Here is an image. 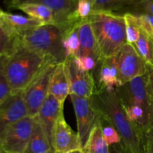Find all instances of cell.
Returning <instances> with one entry per match:
<instances>
[{"mask_svg":"<svg viewBox=\"0 0 153 153\" xmlns=\"http://www.w3.org/2000/svg\"><path fill=\"white\" fill-rule=\"evenodd\" d=\"M145 138L150 139L153 140V106L152 110V114H151L150 120H149V125H148L146 131L145 132Z\"/></svg>","mask_w":153,"mask_h":153,"instance_id":"34","label":"cell"},{"mask_svg":"<svg viewBox=\"0 0 153 153\" xmlns=\"http://www.w3.org/2000/svg\"><path fill=\"white\" fill-rule=\"evenodd\" d=\"M134 0H92V11L114 12L132 6Z\"/></svg>","mask_w":153,"mask_h":153,"instance_id":"26","label":"cell"},{"mask_svg":"<svg viewBox=\"0 0 153 153\" xmlns=\"http://www.w3.org/2000/svg\"><path fill=\"white\" fill-rule=\"evenodd\" d=\"M62 38L63 31L58 25L43 24L16 37L15 44L52 57L58 63H61L67 58Z\"/></svg>","mask_w":153,"mask_h":153,"instance_id":"4","label":"cell"},{"mask_svg":"<svg viewBox=\"0 0 153 153\" xmlns=\"http://www.w3.org/2000/svg\"><path fill=\"white\" fill-rule=\"evenodd\" d=\"M70 96L76 114L77 133L83 148L89 137L91 130L97 122V111L91 97H80L73 94H70Z\"/></svg>","mask_w":153,"mask_h":153,"instance_id":"10","label":"cell"},{"mask_svg":"<svg viewBox=\"0 0 153 153\" xmlns=\"http://www.w3.org/2000/svg\"><path fill=\"white\" fill-rule=\"evenodd\" d=\"M55 60L49 61L39 72L31 83L22 91V97L28 115L34 117L49 94L51 79L57 64Z\"/></svg>","mask_w":153,"mask_h":153,"instance_id":"5","label":"cell"},{"mask_svg":"<svg viewBox=\"0 0 153 153\" xmlns=\"http://www.w3.org/2000/svg\"><path fill=\"white\" fill-rule=\"evenodd\" d=\"M64 103L61 102L49 94L39 109L37 114L34 117L42 126L50 140L55 122L60 114L64 111Z\"/></svg>","mask_w":153,"mask_h":153,"instance_id":"16","label":"cell"},{"mask_svg":"<svg viewBox=\"0 0 153 153\" xmlns=\"http://www.w3.org/2000/svg\"><path fill=\"white\" fill-rule=\"evenodd\" d=\"M132 7L140 10V13L153 15V0H134Z\"/></svg>","mask_w":153,"mask_h":153,"instance_id":"32","label":"cell"},{"mask_svg":"<svg viewBox=\"0 0 153 153\" xmlns=\"http://www.w3.org/2000/svg\"><path fill=\"white\" fill-rule=\"evenodd\" d=\"M28 116L22 91L12 95L0 105V134L8 126Z\"/></svg>","mask_w":153,"mask_h":153,"instance_id":"14","label":"cell"},{"mask_svg":"<svg viewBox=\"0 0 153 153\" xmlns=\"http://www.w3.org/2000/svg\"><path fill=\"white\" fill-rule=\"evenodd\" d=\"M32 134L24 153H54L52 143L35 117Z\"/></svg>","mask_w":153,"mask_h":153,"instance_id":"19","label":"cell"},{"mask_svg":"<svg viewBox=\"0 0 153 153\" xmlns=\"http://www.w3.org/2000/svg\"><path fill=\"white\" fill-rule=\"evenodd\" d=\"M101 58L115 56L126 42V22L123 15L114 12L92 11L88 16Z\"/></svg>","mask_w":153,"mask_h":153,"instance_id":"3","label":"cell"},{"mask_svg":"<svg viewBox=\"0 0 153 153\" xmlns=\"http://www.w3.org/2000/svg\"><path fill=\"white\" fill-rule=\"evenodd\" d=\"M80 50L79 56H90L98 61L101 59L98 44L89 19L80 21L79 23Z\"/></svg>","mask_w":153,"mask_h":153,"instance_id":"17","label":"cell"},{"mask_svg":"<svg viewBox=\"0 0 153 153\" xmlns=\"http://www.w3.org/2000/svg\"><path fill=\"white\" fill-rule=\"evenodd\" d=\"M67 153H84L82 149H75V150L70 151V152H67Z\"/></svg>","mask_w":153,"mask_h":153,"instance_id":"37","label":"cell"},{"mask_svg":"<svg viewBox=\"0 0 153 153\" xmlns=\"http://www.w3.org/2000/svg\"><path fill=\"white\" fill-rule=\"evenodd\" d=\"M124 18L127 22L134 24L140 31L153 37V15L146 13H125Z\"/></svg>","mask_w":153,"mask_h":153,"instance_id":"24","label":"cell"},{"mask_svg":"<svg viewBox=\"0 0 153 153\" xmlns=\"http://www.w3.org/2000/svg\"><path fill=\"white\" fill-rule=\"evenodd\" d=\"M0 22L7 35L13 40L23 33L43 25L38 19L3 10L0 13Z\"/></svg>","mask_w":153,"mask_h":153,"instance_id":"15","label":"cell"},{"mask_svg":"<svg viewBox=\"0 0 153 153\" xmlns=\"http://www.w3.org/2000/svg\"><path fill=\"white\" fill-rule=\"evenodd\" d=\"M109 153H131L127 150L122 143H117L109 146Z\"/></svg>","mask_w":153,"mask_h":153,"instance_id":"33","label":"cell"},{"mask_svg":"<svg viewBox=\"0 0 153 153\" xmlns=\"http://www.w3.org/2000/svg\"><path fill=\"white\" fill-rule=\"evenodd\" d=\"M92 12V1L91 0H78L76 8L73 14L75 22H80L88 19Z\"/></svg>","mask_w":153,"mask_h":153,"instance_id":"27","label":"cell"},{"mask_svg":"<svg viewBox=\"0 0 153 153\" xmlns=\"http://www.w3.org/2000/svg\"><path fill=\"white\" fill-rule=\"evenodd\" d=\"M115 94L123 107L140 106L151 117L153 102L149 88L147 73L117 87Z\"/></svg>","mask_w":153,"mask_h":153,"instance_id":"6","label":"cell"},{"mask_svg":"<svg viewBox=\"0 0 153 153\" xmlns=\"http://www.w3.org/2000/svg\"><path fill=\"white\" fill-rule=\"evenodd\" d=\"M79 22L73 24L63 31L62 43L67 57H77L80 50L79 32Z\"/></svg>","mask_w":153,"mask_h":153,"instance_id":"21","label":"cell"},{"mask_svg":"<svg viewBox=\"0 0 153 153\" xmlns=\"http://www.w3.org/2000/svg\"><path fill=\"white\" fill-rule=\"evenodd\" d=\"M2 58L4 71L12 94L23 91L49 61L55 60L18 44H15L11 53Z\"/></svg>","mask_w":153,"mask_h":153,"instance_id":"2","label":"cell"},{"mask_svg":"<svg viewBox=\"0 0 153 153\" xmlns=\"http://www.w3.org/2000/svg\"><path fill=\"white\" fill-rule=\"evenodd\" d=\"M16 9L22 10L29 17L38 19L43 24H55L54 12L46 6L36 3H25L18 6Z\"/></svg>","mask_w":153,"mask_h":153,"instance_id":"20","label":"cell"},{"mask_svg":"<svg viewBox=\"0 0 153 153\" xmlns=\"http://www.w3.org/2000/svg\"><path fill=\"white\" fill-rule=\"evenodd\" d=\"M25 3H36L46 6L55 14V25L62 31L76 23L73 14L76 10V0H5L4 4L8 9H16L19 5Z\"/></svg>","mask_w":153,"mask_h":153,"instance_id":"9","label":"cell"},{"mask_svg":"<svg viewBox=\"0 0 153 153\" xmlns=\"http://www.w3.org/2000/svg\"><path fill=\"white\" fill-rule=\"evenodd\" d=\"M148 82H149V88L150 91L151 97L153 102V68L147 65Z\"/></svg>","mask_w":153,"mask_h":153,"instance_id":"35","label":"cell"},{"mask_svg":"<svg viewBox=\"0 0 153 153\" xmlns=\"http://www.w3.org/2000/svg\"><path fill=\"white\" fill-rule=\"evenodd\" d=\"M115 58L118 78L121 85L147 73V65L132 45L126 43Z\"/></svg>","mask_w":153,"mask_h":153,"instance_id":"8","label":"cell"},{"mask_svg":"<svg viewBox=\"0 0 153 153\" xmlns=\"http://www.w3.org/2000/svg\"><path fill=\"white\" fill-rule=\"evenodd\" d=\"M97 114H98L97 122H98L99 125L101 128L103 138L105 140L107 144L110 146L111 145L121 143L120 135L117 131L116 128L112 125L110 120L105 115L99 112L98 111H97Z\"/></svg>","mask_w":153,"mask_h":153,"instance_id":"25","label":"cell"},{"mask_svg":"<svg viewBox=\"0 0 153 153\" xmlns=\"http://www.w3.org/2000/svg\"><path fill=\"white\" fill-rule=\"evenodd\" d=\"M66 72L70 83V94L91 98L95 92V83L92 72L79 70L74 57H67L64 61Z\"/></svg>","mask_w":153,"mask_h":153,"instance_id":"11","label":"cell"},{"mask_svg":"<svg viewBox=\"0 0 153 153\" xmlns=\"http://www.w3.org/2000/svg\"><path fill=\"white\" fill-rule=\"evenodd\" d=\"M76 1H78V0H76ZM91 1H92V0H91Z\"/></svg>","mask_w":153,"mask_h":153,"instance_id":"39","label":"cell"},{"mask_svg":"<svg viewBox=\"0 0 153 153\" xmlns=\"http://www.w3.org/2000/svg\"><path fill=\"white\" fill-rule=\"evenodd\" d=\"M0 9V13L1 11ZM15 40L7 35V33L3 29L0 22V58L8 55L14 49Z\"/></svg>","mask_w":153,"mask_h":153,"instance_id":"28","label":"cell"},{"mask_svg":"<svg viewBox=\"0 0 153 153\" xmlns=\"http://www.w3.org/2000/svg\"><path fill=\"white\" fill-rule=\"evenodd\" d=\"M91 98L97 110L105 115L118 131L126 149L131 153H143L144 134L127 118L115 91H96Z\"/></svg>","mask_w":153,"mask_h":153,"instance_id":"1","label":"cell"},{"mask_svg":"<svg viewBox=\"0 0 153 153\" xmlns=\"http://www.w3.org/2000/svg\"><path fill=\"white\" fill-rule=\"evenodd\" d=\"M35 119L27 116L8 126L0 134V149L4 153H24L32 134Z\"/></svg>","mask_w":153,"mask_h":153,"instance_id":"7","label":"cell"},{"mask_svg":"<svg viewBox=\"0 0 153 153\" xmlns=\"http://www.w3.org/2000/svg\"><path fill=\"white\" fill-rule=\"evenodd\" d=\"M132 46L146 65L153 68V37L140 31L138 40Z\"/></svg>","mask_w":153,"mask_h":153,"instance_id":"23","label":"cell"},{"mask_svg":"<svg viewBox=\"0 0 153 153\" xmlns=\"http://www.w3.org/2000/svg\"><path fill=\"white\" fill-rule=\"evenodd\" d=\"M11 90L9 86L8 82L4 71V64L2 57L0 58V105H2L10 96Z\"/></svg>","mask_w":153,"mask_h":153,"instance_id":"29","label":"cell"},{"mask_svg":"<svg viewBox=\"0 0 153 153\" xmlns=\"http://www.w3.org/2000/svg\"><path fill=\"white\" fill-rule=\"evenodd\" d=\"M143 153H153V140L145 138L143 144Z\"/></svg>","mask_w":153,"mask_h":153,"instance_id":"36","label":"cell"},{"mask_svg":"<svg viewBox=\"0 0 153 153\" xmlns=\"http://www.w3.org/2000/svg\"><path fill=\"white\" fill-rule=\"evenodd\" d=\"M126 42L128 44L134 45L140 37V30L134 24L127 22L126 20Z\"/></svg>","mask_w":153,"mask_h":153,"instance_id":"31","label":"cell"},{"mask_svg":"<svg viewBox=\"0 0 153 153\" xmlns=\"http://www.w3.org/2000/svg\"><path fill=\"white\" fill-rule=\"evenodd\" d=\"M70 83L66 72L65 64L64 62L59 63L57 64L52 75L49 94L55 97L61 102L64 103L67 97L70 95Z\"/></svg>","mask_w":153,"mask_h":153,"instance_id":"18","label":"cell"},{"mask_svg":"<svg viewBox=\"0 0 153 153\" xmlns=\"http://www.w3.org/2000/svg\"><path fill=\"white\" fill-rule=\"evenodd\" d=\"M84 153H109V146L104 140L98 122L91 130L86 143L82 148Z\"/></svg>","mask_w":153,"mask_h":153,"instance_id":"22","label":"cell"},{"mask_svg":"<svg viewBox=\"0 0 153 153\" xmlns=\"http://www.w3.org/2000/svg\"><path fill=\"white\" fill-rule=\"evenodd\" d=\"M0 152H1V149H0Z\"/></svg>","mask_w":153,"mask_h":153,"instance_id":"40","label":"cell"},{"mask_svg":"<svg viewBox=\"0 0 153 153\" xmlns=\"http://www.w3.org/2000/svg\"><path fill=\"white\" fill-rule=\"evenodd\" d=\"M75 62L79 70L85 72H92L97 65V61L90 56L74 57Z\"/></svg>","mask_w":153,"mask_h":153,"instance_id":"30","label":"cell"},{"mask_svg":"<svg viewBox=\"0 0 153 153\" xmlns=\"http://www.w3.org/2000/svg\"><path fill=\"white\" fill-rule=\"evenodd\" d=\"M51 143L54 153H67L82 149L78 133L75 132L65 120L64 111L60 114L53 127Z\"/></svg>","mask_w":153,"mask_h":153,"instance_id":"12","label":"cell"},{"mask_svg":"<svg viewBox=\"0 0 153 153\" xmlns=\"http://www.w3.org/2000/svg\"><path fill=\"white\" fill-rule=\"evenodd\" d=\"M96 91H114L121 83L118 78L115 56L99 60L92 71Z\"/></svg>","mask_w":153,"mask_h":153,"instance_id":"13","label":"cell"},{"mask_svg":"<svg viewBox=\"0 0 153 153\" xmlns=\"http://www.w3.org/2000/svg\"><path fill=\"white\" fill-rule=\"evenodd\" d=\"M0 153H4L3 152H0Z\"/></svg>","mask_w":153,"mask_h":153,"instance_id":"38","label":"cell"}]
</instances>
